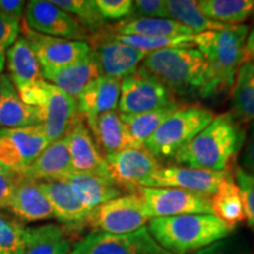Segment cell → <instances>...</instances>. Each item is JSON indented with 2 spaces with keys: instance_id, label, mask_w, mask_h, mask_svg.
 Wrapping results in <instances>:
<instances>
[{
  "instance_id": "obj_1",
  "label": "cell",
  "mask_w": 254,
  "mask_h": 254,
  "mask_svg": "<svg viewBox=\"0 0 254 254\" xmlns=\"http://www.w3.org/2000/svg\"><path fill=\"white\" fill-rule=\"evenodd\" d=\"M246 131L233 112L215 116L193 140L172 158L180 166L224 171L245 144Z\"/></svg>"
},
{
  "instance_id": "obj_2",
  "label": "cell",
  "mask_w": 254,
  "mask_h": 254,
  "mask_svg": "<svg viewBox=\"0 0 254 254\" xmlns=\"http://www.w3.org/2000/svg\"><path fill=\"white\" fill-rule=\"evenodd\" d=\"M250 28L228 26L218 32L198 33L196 49L207 62V80L201 98H211L232 90L238 69L245 63V46Z\"/></svg>"
},
{
  "instance_id": "obj_3",
  "label": "cell",
  "mask_w": 254,
  "mask_h": 254,
  "mask_svg": "<svg viewBox=\"0 0 254 254\" xmlns=\"http://www.w3.org/2000/svg\"><path fill=\"white\" fill-rule=\"evenodd\" d=\"M147 228L159 245L172 254H193L231 237L236 230L214 214L153 218Z\"/></svg>"
},
{
  "instance_id": "obj_4",
  "label": "cell",
  "mask_w": 254,
  "mask_h": 254,
  "mask_svg": "<svg viewBox=\"0 0 254 254\" xmlns=\"http://www.w3.org/2000/svg\"><path fill=\"white\" fill-rule=\"evenodd\" d=\"M142 67L179 95H199L207 80V62L198 49H168L151 52Z\"/></svg>"
},
{
  "instance_id": "obj_5",
  "label": "cell",
  "mask_w": 254,
  "mask_h": 254,
  "mask_svg": "<svg viewBox=\"0 0 254 254\" xmlns=\"http://www.w3.org/2000/svg\"><path fill=\"white\" fill-rule=\"evenodd\" d=\"M24 104L33 107L51 142L67 134L79 118L77 100L45 80L18 90Z\"/></svg>"
},
{
  "instance_id": "obj_6",
  "label": "cell",
  "mask_w": 254,
  "mask_h": 254,
  "mask_svg": "<svg viewBox=\"0 0 254 254\" xmlns=\"http://www.w3.org/2000/svg\"><path fill=\"white\" fill-rule=\"evenodd\" d=\"M215 118V113L201 105H184L168 117L144 142L155 159H172Z\"/></svg>"
},
{
  "instance_id": "obj_7",
  "label": "cell",
  "mask_w": 254,
  "mask_h": 254,
  "mask_svg": "<svg viewBox=\"0 0 254 254\" xmlns=\"http://www.w3.org/2000/svg\"><path fill=\"white\" fill-rule=\"evenodd\" d=\"M151 219L141 195L134 190L92 209L87 224L93 232L118 236L140 230Z\"/></svg>"
},
{
  "instance_id": "obj_8",
  "label": "cell",
  "mask_w": 254,
  "mask_h": 254,
  "mask_svg": "<svg viewBox=\"0 0 254 254\" xmlns=\"http://www.w3.org/2000/svg\"><path fill=\"white\" fill-rule=\"evenodd\" d=\"M173 101L176 99L172 92L140 66L122 80L118 111L122 114H140Z\"/></svg>"
},
{
  "instance_id": "obj_9",
  "label": "cell",
  "mask_w": 254,
  "mask_h": 254,
  "mask_svg": "<svg viewBox=\"0 0 254 254\" xmlns=\"http://www.w3.org/2000/svg\"><path fill=\"white\" fill-rule=\"evenodd\" d=\"M153 218L176 217L184 214H213L211 196L171 187H138Z\"/></svg>"
},
{
  "instance_id": "obj_10",
  "label": "cell",
  "mask_w": 254,
  "mask_h": 254,
  "mask_svg": "<svg viewBox=\"0 0 254 254\" xmlns=\"http://www.w3.org/2000/svg\"><path fill=\"white\" fill-rule=\"evenodd\" d=\"M71 254H172L151 236L147 226L127 234L91 232L78 241Z\"/></svg>"
},
{
  "instance_id": "obj_11",
  "label": "cell",
  "mask_w": 254,
  "mask_h": 254,
  "mask_svg": "<svg viewBox=\"0 0 254 254\" xmlns=\"http://www.w3.org/2000/svg\"><path fill=\"white\" fill-rule=\"evenodd\" d=\"M88 45L93 51L101 75L123 80L140 67L148 53L117 40L107 27L93 34Z\"/></svg>"
},
{
  "instance_id": "obj_12",
  "label": "cell",
  "mask_w": 254,
  "mask_h": 254,
  "mask_svg": "<svg viewBox=\"0 0 254 254\" xmlns=\"http://www.w3.org/2000/svg\"><path fill=\"white\" fill-rule=\"evenodd\" d=\"M51 144L43 126L0 128V161L11 170L30 166Z\"/></svg>"
},
{
  "instance_id": "obj_13",
  "label": "cell",
  "mask_w": 254,
  "mask_h": 254,
  "mask_svg": "<svg viewBox=\"0 0 254 254\" xmlns=\"http://www.w3.org/2000/svg\"><path fill=\"white\" fill-rule=\"evenodd\" d=\"M24 23L37 33L68 40L86 41L90 34L80 24L65 11L46 0L26 2Z\"/></svg>"
},
{
  "instance_id": "obj_14",
  "label": "cell",
  "mask_w": 254,
  "mask_h": 254,
  "mask_svg": "<svg viewBox=\"0 0 254 254\" xmlns=\"http://www.w3.org/2000/svg\"><path fill=\"white\" fill-rule=\"evenodd\" d=\"M228 170L208 171L184 166H160L140 187H171L212 196Z\"/></svg>"
},
{
  "instance_id": "obj_15",
  "label": "cell",
  "mask_w": 254,
  "mask_h": 254,
  "mask_svg": "<svg viewBox=\"0 0 254 254\" xmlns=\"http://www.w3.org/2000/svg\"><path fill=\"white\" fill-rule=\"evenodd\" d=\"M20 34L30 44L40 67H63L71 65L91 52V46L87 41L44 36L32 31L24 21L20 24Z\"/></svg>"
},
{
  "instance_id": "obj_16",
  "label": "cell",
  "mask_w": 254,
  "mask_h": 254,
  "mask_svg": "<svg viewBox=\"0 0 254 254\" xmlns=\"http://www.w3.org/2000/svg\"><path fill=\"white\" fill-rule=\"evenodd\" d=\"M111 177L114 182L129 193L134 192L141 184L161 166L158 159L142 147L126 148L105 157Z\"/></svg>"
},
{
  "instance_id": "obj_17",
  "label": "cell",
  "mask_w": 254,
  "mask_h": 254,
  "mask_svg": "<svg viewBox=\"0 0 254 254\" xmlns=\"http://www.w3.org/2000/svg\"><path fill=\"white\" fill-rule=\"evenodd\" d=\"M65 138L73 171L97 173L112 178L104 155L101 154L93 135L80 116L73 124Z\"/></svg>"
},
{
  "instance_id": "obj_18",
  "label": "cell",
  "mask_w": 254,
  "mask_h": 254,
  "mask_svg": "<svg viewBox=\"0 0 254 254\" xmlns=\"http://www.w3.org/2000/svg\"><path fill=\"white\" fill-rule=\"evenodd\" d=\"M40 68L44 80L55 85L75 100L92 81L101 75L97 58L92 50L86 57L71 65Z\"/></svg>"
},
{
  "instance_id": "obj_19",
  "label": "cell",
  "mask_w": 254,
  "mask_h": 254,
  "mask_svg": "<svg viewBox=\"0 0 254 254\" xmlns=\"http://www.w3.org/2000/svg\"><path fill=\"white\" fill-rule=\"evenodd\" d=\"M62 182L67 183L85 207L92 209L124 195L125 189L112 178L97 173L72 171Z\"/></svg>"
},
{
  "instance_id": "obj_20",
  "label": "cell",
  "mask_w": 254,
  "mask_h": 254,
  "mask_svg": "<svg viewBox=\"0 0 254 254\" xmlns=\"http://www.w3.org/2000/svg\"><path fill=\"white\" fill-rule=\"evenodd\" d=\"M52 207L53 217L62 224L80 226L87 224L90 209L81 204L67 183L62 180L38 182Z\"/></svg>"
},
{
  "instance_id": "obj_21",
  "label": "cell",
  "mask_w": 254,
  "mask_h": 254,
  "mask_svg": "<svg viewBox=\"0 0 254 254\" xmlns=\"http://www.w3.org/2000/svg\"><path fill=\"white\" fill-rule=\"evenodd\" d=\"M122 80L100 75L77 98L78 113L86 123L110 111L117 110Z\"/></svg>"
},
{
  "instance_id": "obj_22",
  "label": "cell",
  "mask_w": 254,
  "mask_h": 254,
  "mask_svg": "<svg viewBox=\"0 0 254 254\" xmlns=\"http://www.w3.org/2000/svg\"><path fill=\"white\" fill-rule=\"evenodd\" d=\"M73 171L66 138L59 139L47 146L30 166L19 174L36 182L63 180Z\"/></svg>"
},
{
  "instance_id": "obj_23",
  "label": "cell",
  "mask_w": 254,
  "mask_h": 254,
  "mask_svg": "<svg viewBox=\"0 0 254 254\" xmlns=\"http://www.w3.org/2000/svg\"><path fill=\"white\" fill-rule=\"evenodd\" d=\"M7 209L20 220L28 222L55 218L52 207L38 182L21 176Z\"/></svg>"
},
{
  "instance_id": "obj_24",
  "label": "cell",
  "mask_w": 254,
  "mask_h": 254,
  "mask_svg": "<svg viewBox=\"0 0 254 254\" xmlns=\"http://www.w3.org/2000/svg\"><path fill=\"white\" fill-rule=\"evenodd\" d=\"M95 144L105 157L126 148H135L118 110L110 111L87 123Z\"/></svg>"
},
{
  "instance_id": "obj_25",
  "label": "cell",
  "mask_w": 254,
  "mask_h": 254,
  "mask_svg": "<svg viewBox=\"0 0 254 254\" xmlns=\"http://www.w3.org/2000/svg\"><path fill=\"white\" fill-rule=\"evenodd\" d=\"M37 125H40L37 111L23 103L7 74H0V128Z\"/></svg>"
},
{
  "instance_id": "obj_26",
  "label": "cell",
  "mask_w": 254,
  "mask_h": 254,
  "mask_svg": "<svg viewBox=\"0 0 254 254\" xmlns=\"http://www.w3.org/2000/svg\"><path fill=\"white\" fill-rule=\"evenodd\" d=\"M6 65L8 68L7 75L17 91L44 80L38 58L21 34H19L17 40L6 53Z\"/></svg>"
},
{
  "instance_id": "obj_27",
  "label": "cell",
  "mask_w": 254,
  "mask_h": 254,
  "mask_svg": "<svg viewBox=\"0 0 254 254\" xmlns=\"http://www.w3.org/2000/svg\"><path fill=\"white\" fill-rule=\"evenodd\" d=\"M114 34L119 36H141V37H171L189 36L193 33L173 19L159 18H129L110 27Z\"/></svg>"
},
{
  "instance_id": "obj_28",
  "label": "cell",
  "mask_w": 254,
  "mask_h": 254,
  "mask_svg": "<svg viewBox=\"0 0 254 254\" xmlns=\"http://www.w3.org/2000/svg\"><path fill=\"white\" fill-rule=\"evenodd\" d=\"M211 204L213 214L228 226L236 228L239 222L246 219L239 186L232 172H228L219 184L217 192L211 196Z\"/></svg>"
},
{
  "instance_id": "obj_29",
  "label": "cell",
  "mask_w": 254,
  "mask_h": 254,
  "mask_svg": "<svg viewBox=\"0 0 254 254\" xmlns=\"http://www.w3.org/2000/svg\"><path fill=\"white\" fill-rule=\"evenodd\" d=\"M184 106L183 103L173 101V103L160 107V109L148 111L140 114H122L123 122L128 129L133 142L136 147H142L144 142L147 140L153 133L161 126L168 117L180 110Z\"/></svg>"
},
{
  "instance_id": "obj_30",
  "label": "cell",
  "mask_w": 254,
  "mask_h": 254,
  "mask_svg": "<svg viewBox=\"0 0 254 254\" xmlns=\"http://www.w3.org/2000/svg\"><path fill=\"white\" fill-rule=\"evenodd\" d=\"M71 243L65 231L56 224L26 227L25 254H71Z\"/></svg>"
},
{
  "instance_id": "obj_31",
  "label": "cell",
  "mask_w": 254,
  "mask_h": 254,
  "mask_svg": "<svg viewBox=\"0 0 254 254\" xmlns=\"http://www.w3.org/2000/svg\"><path fill=\"white\" fill-rule=\"evenodd\" d=\"M198 7L215 23L236 26L253 14L254 0H201L198 1Z\"/></svg>"
},
{
  "instance_id": "obj_32",
  "label": "cell",
  "mask_w": 254,
  "mask_h": 254,
  "mask_svg": "<svg viewBox=\"0 0 254 254\" xmlns=\"http://www.w3.org/2000/svg\"><path fill=\"white\" fill-rule=\"evenodd\" d=\"M233 113L241 122L254 123V64L244 63L232 87Z\"/></svg>"
},
{
  "instance_id": "obj_33",
  "label": "cell",
  "mask_w": 254,
  "mask_h": 254,
  "mask_svg": "<svg viewBox=\"0 0 254 254\" xmlns=\"http://www.w3.org/2000/svg\"><path fill=\"white\" fill-rule=\"evenodd\" d=\"M170 18L190 28L193 33L218 32L228 26L211 20L200 12L198 1L193 0H168L166 1Z\"/></svg>"
},
{
  "instance_id": "obj_34",
  "label": "cell",
  "mask_w": 254,
  "mask_h": 254,
  "mask_svg": "<svg viewBox=\"0 0 254 254\" xmlns=\"http://www.w3.org/2000/svg\"><path fill=\"white\" fill-rule=\"evenodd\" d=\"M53 5L71 14L91 36L107 27L106 20L101 17L95 0H52Z\"/></svg>"
},
{
  "instance_id": "obj_35",
  "label": "cell",
  "mask_w": 254,
  "mask_h": 254,
  "mask_svg": "<svg viewBox=\"0 0 254 254\" xmlns=\"http://www.w3.org/2000/svg\"><path fill=\"white\" fill-rule=\"evenodd\" d=\"M113 36L116 37L117 40L146 53L168 49H196V41H198V34L171 37H141L119 36V34L113 33Z\"/></svg>"
},
{
  "instance_id": "obj_36",
  "label": "cell",
  "mask_w": 254,
  "mask_h": 254,
  "mask_svg": "<svg viewBox=\"0 0 254 254\" xmlns=\"http://www.w3.org/2000/svg\"><path fill=\"white\" fill-rule=\"evenodd\" d=\"M26 227L0 215V254H25Z\"/></svg>"
},
{
  "instance_id": "obj_37",
  "label": "cell",
  "mask_w": 254,
  "mask_h": 254,
  "mask_svg": "<svg viewBox=\"0 0 254 254\" xmlns=\"http://www.w3.org/2000/svg\"><path fill=\"white\" fill-rule=\"evenodd\" d=\"M234 179L240 190L245 218L250 226L254 230V177L246 172L241 166H236Z\"/></svg>"
},
{
  "instance_id": "obj_38",
  "label": "cell",
  "mask_w": 254,
  "mask_h": 254,
  "mask_svg": "<svg viewBox=\"0 0 254 254\" xmlns=\"http://www.w3.org/2000/svg\"><path fill=\"white\" fill-rule=\"evenodd\" d=\"M20 34V21L0 12V74L4 73L6 53Z\"/></svg>"
},
{
  "instance_id": "obj_39",
  "label": "cell",
  "mask_w": 254,
  "mask_h": 254,
  "mask_svg": "<svg viewBox=\"0 0 254 254\" xmlns=\"http://www.w3.org/2000/svg\"><path fill=\"white\" fill-rule=\"evenodd\" d=\"M132 0H95L99 13L105 20H119L131 17L133 11Z\"/></svg>"
},
{
  "instance_id": "obj_40",
  "label": "cell",
  "mask_w": 254,
  "mask_h": 254,
  "mask_svg": "<svg viewBox=\"0 0 254 254\" xmlns=\"http://www.w3.org/2000/svg\"><path fill=\"white\" fill-rule=\"evenodd\" d=\"M129 18L171 19L165 0H135Z\"/></svg>"
},
{
  "instance_id": "obj_41",
  "label": "cell",
  "mask_w": 254,
  "mask_h": 254,
  "mask_svg": "<svg viewBox=\"0 0 254 254\" xmlns=\"http://www.w3.org/2000/svg\"><path fill=\"white\" fill-rule=\"evenodd\" d=\"M20 174L7 167H0V208L7 209Z\"/></svg>"
},
{
  "instance_id": "obj_42",
  "label": "cell",
  "mask_w": 254,
  "mask_h": 254,
  "mask_svg": "<svg viewBox=\"0 0 254 254\" xmlns=\"http://www.w3.org/2000/svg\"><path fill=\"white\" fill-rule=\"evenodd\" d=\"M193 254H243L238 245V241L233 238H225L217 243L212 244L205 249L198 251Z\"/></svg>"
},
{
  "instance_id": "obj_43",
  "label": "cell",
  "mask_w": 254,
  "mask_h": 254,
  "mask_svg": "<svg viewBox=\"0 0 254 254\" xmlns=\"http://www.w3.org/2000/svg\"><path fill=\"white\" fill-rule=\"evenodd\" d=\"M244 145H245V151L243 155V168L254 177V123L250 124L249 136L245 139Z\"/></svg>"
},
{
  "instance_id": "obj_44",
  "label": "cell",
  "mask_w": 254,
  "mask_h": 254,
  "mask_svg": "<svg viewBox=\"0 0 254 254\" xmlns=\"http://www.w3.org/2000/svg\"><path fill=\"white\" fill-rule=\"evenodd\" d=\"M25 7H26V1L23 0H0V12L19 21L23 17Z\"/></svg>"
},
{
  "instance_id": "obj_45",
  "label": "cell",
  "mask_w": 254,
  "mask_h": 254,
  "mask_svg": "<svg viewBox=\"0 0 254 254\" xmlns=\"http://www.w3.org/2000/svg\"><path fill=\"white\" fill-rule=\"evenodd\" d=\"M245 63L254 64V26L249 31L245 46Z\"/></svg>"
},
{
  "instance_id": "obj_46",
  "label": "cell",
  "mask_w": 254,
  "mask_h": 254,
  "mask_svg": "<svg viewBox=\"0 0 254 254\" xmlns=\"http://www.w3.org/2000/svg\"><path fill=\"white\" fill-rule=\"evenodd\" d=\"M0 167H7V166H5V165L4 164H2L1 163V161H0ZM8 168V167H7Z\"/></svg>"
},
{
  "instance_id": "obj_47",
  "label": "cell",
  "mask_w": 254,
  "mask_h": 254,
  "mask_svg": "<svg viewBox=\"0 0 254 254\" xmlns=\"http://www.w3.org/2000/svg\"><path fill=\"white\" fill-rule=\"evenodd\" d=\"M252 15H253V17H254V12H253V14H252Z\"/></svg>"
}]
</instances>
